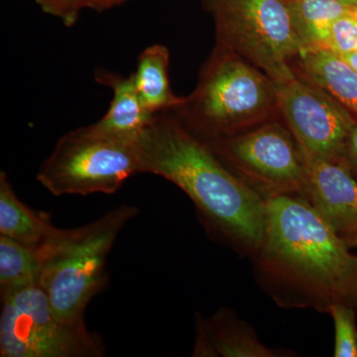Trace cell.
Instances as JSON below:
<instances>
[{
  "label": "cell",
  "mask_w": 357,
  "mask_h": 357,
  "mask_svg": "<svg viewBox=\"0 0 357 357\" xmlns=\"http://www.w3.org/2000/svg\"><path fill=\"white\" fill-rule=\"evenodd\" d=\"M340 300L351 305L357 314V255L345 278Z\"/></svg>",
  "instance_id": "cell-22"
},
{
  "label": "cell",
  "mask_w": 357,
  "mask_h": 357,
  "mask_svg": "<svg viewBox=\"0 0 357 357\" xmlns=\"http://www.w3.org/2000/svg\"><path fill=\"white\" fill-rule=\"evenodd\" d=\"M40 259L36 248L0 236V294L1 299L40 280Z\"/></svg>",
  "instance_id": "cell-17"
},
{
  "label": "cell",
  "mask_w": 357,
  "mask_h": 357,
  "mask_svg": "<svg viewBox=\"0 0 357 357\" xmlns=\"http://www.w3.org/2000/svg\"><path fill=\"white\" fill-rule=\"evenodd\" d=\"M276 84L279 109L306 159L342 161L356 122L324 89L297 77Z\"/></svg>",
  "instance_id": "cell-9"
},
{
  "label": "cell",
  "mask_w": 357,
  "mask_h": 357,
  "mask_svg": "<svg viewBox=\"0 0 357 357\" xmlns=\"http://www.w3.org/2000/svg\"><path fill=\"white\" fill-rule=\"evenodd\" d=\"M141 173L136 140L121 139L93 126L61 137L37 174V181L56 197L114 194Z\"/></svg>",
  "instance_id": "cell-6"
},
{
  "label": "cell",
  "mask_w": 357,
  "mask_h": 357,
  "mask_svg": "<svg viewBox=\"0 0 357 357\" xmlns=\"http://www.w3.org/2000/svg\"><path fill=\"white\" fill-rule=\"evenodd\" d=\"M340 164L349 170L357 181V124L352 128L344 149Z\"/></svg>",
  "instance_id": "cell-21"
},
{
  "label": "cell",
  "mask_w": 357,
  "mask_h": 357,
  "mask_svg": "<svg viewBox=\"0 0 357 357\" xmlns=\"http://www.w3.org/2000/svg\"><path fill=\"white\" fill-rule=\"evenodd\" d=\"M291 18L306 50L324 49L333 23L351 7L335 0H288Z\"/></svg>",
  "instance_id": "cell-16"
},
{
  "label": "cell",
  "mask_w": 357,
  "mask_h": 357,
  "mask_svg": "<svg viewBox=\"0 0 357 357\" xmlns=\"http://www.w3.org/2000/svg\"><path fill=\"white\" fill-rule=\"evenodd\" d=\"M265 208L264 238L251 258L256 280L279 307L328 314L356 255L305 197H274Z\"/></svg>",
  "instance_id": "cell-2"
},
{
  "label": "cell",
  "mask_w": 357,
  "mask_h": 357,
  "mask_svg": "<svg viewBox=\"0 0 357 357\" xmlns=\"http://www.w3.org/2000/svg\"><path fill=\"white\" fill-rule=\"evenodd\" d=\"M340 57L357 73V51L344 54V55H340Z\"/></svg>",
  "instance_id": "cell-24"
},
{
  "label": "cell",
  "mask_w": 357,
  "mask_h": 357,
  "mask_svg": "<svg viewBox=\"0 0 357 357\" xmlns=\"http://www.w3.org/2000/svg\"><path fill=\"white\" fill-rule=\"evenodd\" d=\"M218 45L275 84L296 77L291 61L306 50L294 28L288 0H208Z\"/></svg>",
  "instance_id": "cell-5"
},
{
  "label": "cell",
  "mask_w": 357,
  "mask_h": 357,
  "mask_svg": "<svg viewBox=\"0 0 357 357\" xmlns=\"http://www.w3.org/2000/svg\"><path fill=\"white\" fill-rule=\"evenodd\" d=\"M279 107L276 84L255 66L218 45L197 89L172 112L204 142L241 132Z\"/></svg>",
  "instance_id": "cell-4"
},
{
  "label": "cell",
  "mask_w": 357,
  "mask_h": 357,
  "mask_svg": "<svg viewBox=\"0 0 357 357\" xmlns=\"http://www.w3.org/2000/svg\"><path fill=\"white\" fill-rule=\"evenodd\" d=\"M304 197L338 236L357 231V181L337 162L306 159Z\"/></svg>",
  "instance_id": "cell-10"
},
{
  "label": "cell",
  "mask_w": 357,
  "mask_h": 357,
  "mask_svg": "<svg viewBox=\"0 0 357 357\" xmlns=\"http://www.w3.org/2000/svg\"><path fill=\"white\" fill-rule=\"evenodd\" d=\"M0 356L102 357V337L86 323H66L56 316L39 284L1 299Z\"/></svg>",
  "instance_id": "cell-7"
},
{
  "label": "cell",
  "mask_w": 357,
  "mask_h": 357,
  "mask_svg": "<svg viewBox=\"0 0 357 357\" xmlns=\"http://www.w3.org/2000/svg\"><path fill=\"white\" fill-rule=\"evenodd\" d=\"M356 10L357 11V6L356 7Z\"/></svg>",
  "instance_id": "cell-27"
},
{
  "label": "cell",
  "mask_w": 357,
  "mask_h": 357,
  "mask_svg": "<svg viewBox=\"0 0 357 357\" xmlns=\"http://www.w3.org/2000/svg\"><path fill=\"white\" fill-rule=\"evenodd\" d=\"M170 54L164 45L155 44L141 52L133 73L141 102L152 115L172 112L185 102L173 93L169 81Z\"/></svg>",
  "instance_id": "cell-13"
},
{
  "label": "cell",
  "mask_w": 357,
  "mask_h": 357,
  "mask_svg": "<svg viewBox=\"0 0 357 357\" xmlns=\"http://www.w3.org/2000/svg\"><path fill=\"white\" fill-rule=\"evenodd\" d=\"M324 49L337 55L357 51V11L351 9L333 23Z\"/></svg>",
  "instance_id": "cell-19"
},
{
  "label": "cell",
  "mask_w": 357,
  "mask_h": 357,
  "mask_svg": "<svg viewBox=\"0 0 357 357\" xmlns=\"http://www.w3.org/2000/svg\"><path fill=\"white\" fill-rule=\"evenodd\" d=\"M126 0H98V6H96V11L107 10V9L112 8V7L119 6L123 3Z\"/></svg>",
  "instance_id": "cell-23"
},
{
  "label": "cell",
  "mask_w": 357,
  "mask_h": 357,
  "mask_svg": "<svg viewBox=\"0 0 357 357\" xmlns=\"http://www.w3.org/2000/svg\"><path fill=\"white\" fill-rule=\"evenodd\" d=\"M96 83L112 91V102L102 119L93 123L98 130L121 139L137 140L154 115L149 114L141 102L133 74L128 77L98 68L95 72Z\"/></svg>",
  "instance_id": "cell-12"
},
{
  "label": "cell",
  "mask_w": 357,
  "mask_h": 357,
  "mask_svg": "<svg viewBox=\"0 0 357 357\" xmlns=\"http://www.w3.org/2000/svg\"><path fill=\"white\" fill-rule=\"evenodd\" d=\"M300 65L307 81L357 114V73L340 56L326 49L305 50Z\"/></svg>",
  "instance_id": "cell-14"
},
{
  "label": "cell",
  "mask_w": 357,
  "mask_h": 357,
  "mask_svg": "<svg viewBox=\"0 0 357 357\" xmlns=\"http://www.w3.org/2000/svg\"><path fill=\"white\" fill-rule=\"evenodd\" d=\"M55 227L49 218L18 199L4 171L0 172V236L37 248Z\"/></svg>",
  "instance_id": "cell-15"
},
{
  "label": "cell",
  "mask_w": 357,
  "mask_h": 357,
  "mask_svg": "<svg viewBox=\"0 0 357 357\" xmlns=\"http://www.w3.org/2000/svg\"><path fill=\"white\" fill-rule=\"evenodd\" d=\"M44 13L63 21L67 27L76 24L82 10L96 9L98 0H35Z\"/></svg>",
  "instance_id": "cell-20"
},
{
  "label": "cell",
  "mask_w": 357,
  "mask_h": 357,
  "mask_svg": "<svg viewBox=\"0 0 357 357\" xmlns=\"http://www.w3.org/2000/svg\"><path fill=\"white\" fill-rule=\"evenodd\" d=\"M335 1L342 4V6L351 7V8H356L357 6V0H335Z\"/></svg>",
  "instance_id": "cell-26"
},
{
  "label": "cell",
  "mask_w": 357,
  "mask_h": 357,
  "mask_svg": "<svg viewBox=\"0 0 357 357\" xmlns=\"http://www.w3.org/2000/svg\"><path fill=\"white\" fill-rule=\"evenodd\" d=\"M194 357H287L293 352L271 349L260 342L245 321L229 309L220 307L208 318L196 314Z\"/></svg>",
  "instance_id": "cell-11"
},
{
  "label": "cell",
  "mask_w": 357,
  "mask_h": 357,
  "mask_svg": "<svg viewBox=\"0 0 357 357\" xmlns=\"http://www.w3.org/2000/svg\"><path fill=\"white\" fill-rule=\"evenodd\" d=\"M342 239L349 248H357V231L349 234Z\"/></svg>",
  "instance_id": "cell-25"
},
{
  "label": "cell",
  "mask_w": 357,
  "mask_h": 357,
  "mask_svg": "<svg viewBox=\"0 0 357 357\" xmlns=\"http://www.w3.org/2000/svg\"><path fill=\"white\" fill-rule=\"evenodd\" d=\"M139 208L122 204L95 222L72 229L55 227L37 248L39 285L56 316L66 323H81L86 307L105 287L107 257L119 232Z\"/></svg>",
  "instance_id": "cell-3"
},
{
  "label": "cell",
  "mask_w": 357,
  "mask_h": 357,
  "mask_svg": "<svg viewBox=\"0 0 357 357\" xmlns=\"http://www.w3.org/2000/svg\"><path fill=\"white\" fill-rule=\"evenodd\" d=\"M230 170L264 201L304 197L307 161L292 132L277 122L206 142Z\"/></svg>",
  "instance_id": "cell-8"
},
{
  "label": "cell",
  "mask_w": 357,
  "mask_h": 357,
  "mask_svg": "<svg viewBox=\"0 0 357 357\" xmlns=\"http://www.w3.org/2000/svg\"><path fill=\"white\" fill-rule=\"evenodd\" d=\"M141 173L180 188L211 234L252 258L265 234V201L218 158L204 141L168 112L155 114L136 140Z\"/></svg>",
  "instance_id": "cell-1"
},
{
  "label": "cell",
  "mask_w": 357,
  "mask_h": 357,
  "mask_svg": "<svg viewBox=\"0 0 357 357\" xmlns=\"http://www.w3.org/2000/svg\"><path fill=\"white\" fill-rule=\"evenodd\" d=\"M328 314L335 325V357H357L356 312L344 301L333 303Z\"/></svg>",
  "instance_id": "cell-18"
}]
</instances>
